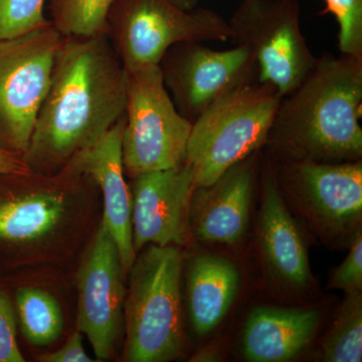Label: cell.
<instances>
[{
    "instance_id": "cell-1",
    "label": "cell",
    "mask_w": 362,
    "mask_h": 362,
    "mask_svg": "<svg viewBox=\"0 0 362 362\" xmlns=\"http://www.w3.org/2000/svg\"><path fill=\"white\" fill-rule=\"evenodd\" d=\"M127 71L106 35L63 37L49 90L23 161L32 173H61L76 154L125 115Z\"/></svg>"
},
{
    "instance_id": "cell-2",
    "label": "cell",
    "mask_w": 362,
    "mask_h": 362,
    "mask_svg": "<svg viewBox=\"0 0 362 362\" xmlns=\"http://www.w3.org/2000/svg\"><path fill=\"white\" fill-rule=\"evenodd\" d=\"M362 59L323 54L283 98L265 146L276 160H361Z\"/></svg>"
},
{
    "instance_id": "cell-3",
    "label": "cell",
    "mask_w": 362,
    "mask_h": 362,
    "mask_svg": "<svg viewBox=\"0 0 362 362\" xmlns=\"http://www.w3.org/2000/svg\"><path fill=\"white\" fill-rule=\"evenodd\" d=\"M181 270L182 258L173 246L149 245L136 257L124 302V361L166 362L182 354Z\"/></svg>"
},
{
    "instance_id": "cell-4",
    "label": "cell",
    "mask_w": 362,
    "mask_h": 362,
    "mask_svg": "<svg viewBox=\"0 0 362 362\" xmlns=\"http://www.w3.org/2000/svg\"><path fill=\"white\" fill-rule=\"evenodd\" d=\"M283 97L258 81L226 94L192 123L187 163L195 185L206 187L265 146Z\"/></svg>"
},
{
    "instance_id": "cell-5",
    "label": "cell",
    "mask_w": 362,
    "mask_h": 362,
    "mask_svg": "<svg viewBox=\"0 0 362 362\" xmlns=\"http://www.w3.org/2000/svg\"><path fill=\"white\" fill-rule=\"evenodd\" d=\"M106 35L127 71L159 66L165 52L180 42L230 40L225 18L209 8L192 11L170 0H116Z\"/></svg>"
},
{
    "instance_id": "cell-6",
    "label": "cell",
    "mask_w": 362,
    "mask_h": 362,
    "mask_svg": "<svg viewBox=\"0 0 362 362\" xmlns=\"http://www.w3.org/2000/svg\"><path fill=\"white\" fill-rule=\"evenodd\" d=\"M192 126L176 109L160 66L127 71L122 132L125 175L133 178L185 163Z\"/></svg>"
},
{
    "instance_id": "cell-7",
    "label": "cell",
    "mask_w": 362,
    "mask_h": 362,
    "mask_svg": "<svg viewBox=\"0 0 362 362\" xmlns=\"http://www.w3.org/2000/svg\"><path fill=\"white\" fill-rule=\"evenodd\" d=\"M228 26L230 40L252 54L257 81L273 86L283 98L315 65L302 33L297 0H243Z\"/></svg>"
},
{
    "instance_id": "cell-8",
    "label": "cell",
    "mask_w": 362,
    "mask_h": 362,
    "mask_svg": "<svg viewBox=\"0 0 362 362\" xmlns=\"http://www.w3.org/2000/svg\"><path fill=\"white\" fill-rule=\"evenodd\" d=\"M62 40L47 21L0 40V148L21 157L28 149Z\"/></svg>"
},
{
    "instance_id": "cell-9",
    "label": "cell",
    "mask_w": 362,
    "mask_h": 362,
    "mask_svg": "<svg viewBox=\"0 0 362 362\" xmlns=\"http://www.w3.org/2000/svg\"><path fill=\"white\" fill-rule=\"evenodd\" d=\"M279 187L324 239L349 242L361 230L362 162L276 160Z\"/></svg>"
},
{
    "instance_id": "cell-10",
    "label": "cell",
    "mask_w": 362,
    "mask_h": 362,
    "mask_svg": "<svg viewBox=\"0 0 362 362\" xmlns=\"http://www.w3.org/2000/svg\"><path fill=\"white\" fill-rule=\"evenodd\" d=\"M159 66L176 109L192 124L221 98L257 81L256 63L239 45L218 51L202 42H180Z\"/></svg>"
},
{
    "instance_id": "cell-11",
    "label": "cell",
    "mask_w": 362,
    "mask_h": 362,
    "mask_svg": "<svg viewBox=\"0 0 362 362\" xmlns=\"http://www.w3.org/2000/svg\"><path fill=\"white\" fill-rule=\"evenodd\" d=\"M124 278L115 240L101 223L77 279V328L99 361L110 358L122 329Z\"/></svg>"
},
{
    "instance_id": "cell-12",
    "label": "cell",
    "mask_w": 362,
    "mask_h": 362,
    "mask_svg": "<svg viewBox=\"0 0 362 362\" xmlns=\"http://www.w3.org/2000/svg\"><path fill=\"white\" fill-rule=\"evenodd\" d=\"M132 238L135 252L149 245H183L190 233L189 209L195 187L187 162L177 168L132 178Z\"/></svg>"
},
{
    "instance_id": "cell-13",
    "label": "cell",
    "mask_w": 362,
    "mask_h": 362,
    "mask_svg": "<svg viewBox=\"0 0 362 362\" xmlns=\"http://www.w3.org/2000/svg\"><path fill=\"white\" fill-rule=\"evenodd\" d=\"M66 170L0 175V246H18L51 233L64 218Z\"/></svg>"
},
{
    "instance_id": "cell-14",
    "label": "cell",
    "mask_w": 362,
    "mask_h": 362,
    "mask_svg": "<svg viewBox=\"0 0 362 362\" xmlns=\"http://www.w3.org/2000/svg\"><path fill=\"white\" fill-rule=\"evenodd\" d=\"M124 122L125 115L99 140L76 154L64 169L90 178L101 188L104 199L102 223L115 240L126 277L137 256L133 247L132 195L123 165Z\"/></svg>"
},
{
    "instance_id": "cell-15",
    "label": "cell",
    "mask_w": 362,
    "mask_h": 362,
    "mask_svg": "<svg viewBox=\"0 0 362 362\" xmlns=\"http://www.w3.org/2000/svg\"><path fill=\"white\" fill-rule=\"evenodd\" d=\"M258 152L226 170L206 187H195L189 209L190 233L206 243L233 245L250 221Z\"/></svg>"
},
{
    "instance_id": "cell-16",
    "label": "cell",
    "mask_w": 362,
    "mask_h": 362,
    "mask_svg": "<svg viewBox=\"0 0 362 362\" xmlns=\"http://www.w3.org/2000/svg\"><path fill=\"white\" fill-rule=\"evenodd\" d=\"M259 243L269 275L283 289L303 291L312 280L306 245L280 187L273 160L265 162L262 180Z\"/></svg>"
},
{
    "instance_id": "cell-17",
    "label": "cell",
    "mask_w": 362,
    "mask_h": 362,
    "mask_svg": "<svg viewBox=\"0 0 362 362\" xmlns=\"http://www.w3.org/2000/svg\"><path fill=\"white\" fill-rule=\"evenodd\" d=\"M321 312L316 307L263 306L247 317L243 354L247 361L283 362L299 356L315 337Z\"/></svg>"
},
{
    "instance_id": "cell-18",
    "label": "cell",
    "mask_w": 362,
    "mask_h": 362,
    "mask_svg": "<svg viewBox=\"0 0 362 362\" xmlns=\"http://www.w3.org/2000/svg\"><path fill=\"white\" fill-rule=\"evenodd\" d=\"M240 281L237 266L225 257L206 254L192 261L187 275V303L197 334H209L223 320L239 292Z\"/></svg>"
},
{
    "instance_id": "cell-19",
    "label": "cell",
    "mask_w": 362,
    "mask_h": 362,
    "mask_svg": "<svg viewBox=\"0 0 362 362\" xmlns=\"http://www.w3.org/2000/svg\"><path fill=\"white\" fill-rule=\"evenodd\" d=\"M16 304L23 337L35 346H47L61 337L64 317L56 298L37 288L23 287Z\"/></svg>"
},
{
    "instance_id": "cell-20",
    "label": "cell",
    "mask_w": 362,
    "mask_h": 362,
    "mask_svg": "<svg viewBox=\"0 0 362 362\" xmlns=\"http://www.w3.org/2000/svg\"><path fill=\"white\" fill-rule=\"evenodd\" d=\"M332 327L322 344L321 354L327 362L362 361V294H346Z\"/></svg>"
},
{
    "instance_id": "cell-21",
    "label": "cell",
    "mask_w": 362,
    "mask_h": 362,
    "mask_svg": "<svg viewBox=\"0 0 362 362\" xmlns=\"http://www.w3.org/2000/svg\"><path fill=\"white\" fill-rule=\"evenodd\" d=\"M116 0H49V23L63 37L106 35L107 20Z\"/></svg>"
},
{
    "instance_id": "cell-22",
    "label": "cell",
    "mask_w": 362,
    "mask_h": 362,
    "mask_svg": "<svg viewBox=\"0 0 362 362\" xmlns=\"http://www.w3.org/2000/svg\"><path fill=\"white\" fill-rule=\"evenodd\" d=\"M322 14L337 18L340 52L362 59V0H324Z\"/></svg>"
},
{
    "instance_id": "cell-23",
    "label": "cell",
    "mask_w": 362,
    "mask_h": 362,
    "mask_svg": "<svg viewBox=\"0 0 362 362\" xmlns=\"http://www.w3.org/2000/svg\"><path fill=\"white\" fill-rule=\"evenodd\" d=\"M45 0H0V40L13 39L45 25Z\"/></svg>"
},
{
    "instance_id": "cell-24",
    "label": "cell",
    "mask_w": 362,
    "mask_h": 362,
    "mask_svg": "<svg viewBox=\"0 0 362 362\" xmlns=\"http://www.w3.org/2000/svg\"><path fill=\"white\" fill-rule=\"evenodd\" d=\"M330 289L342 290L346 294L362 290V233L359 230L350 244L349 255L333 272Z\"/></svg>"
},
{
    "instance_id": "cell-25",
    "label": "cell",
    "mask_w": 362,
    "mask_h": 362,
    "mask_svg": "<svg viewBox=\"0 0 362 362\" xmlns=\"http://www.w3.org/2000/svg\"><path fill=\"white\" fill-rule=\"evenodd\" d=\"M16 338V320L13 307L0 288V362H23Z\"/></svg>"
},
{
    "instance_id": "cell-26",
    "label": "cell",
    "mask_w": 362,
    "mask_h": 362,
    "mask_svg": "<svg viewBox=\"0 0 362 362\" xmlns=\"http://www.w3.org/2000/svg\"><path fill=\"white\" fill-rule=\"evenodd\" d=\"M42 362H93L96 361L88 356L83 346L82 333L77 330L71 335L68 341L56 351L47 352L39 357Z\"/></svg>"
},
{
    "instance_id": "cell-27",
    "label": "cell",
    "mask_w": 362,
    "mask_h": 362,
    "mask_svg": "<svg viewBox=\"0 0 362 362\" xmlns=\"http://www.w3.org/2000/svg\"><path fill=\"white\" fill-rule=\"evenodd\" d=\"M30 171L23 157L0 148V175L4 173H26Z\"/></svg>"
},
{
    "instance_id": "cell-28",
    "label": "cell",
    "mask_w": 362,
    "mask_h": 362,
    "mask_svg": "<svg viewBox=\"0 0 362 362\" xmlns=\"http://www.w3.org/2000/svg\"><path fill=\"white\" fill-rule=\"evenodd\" d=\"M221 361L220 352H218V350L214 349V347H207V349L199 350L190 359V361L194 362H216Z\"/></svg>"
},
{
    "instance_id": "cell-29",
    "label": "cell",
    "mask_w": 362,
    "mask_h": 362,
    "mask_svg": "<svg viewBox=\"0 0 362 362\" xmlns=\"http://www.w3.org/2000/svg\"><path fill=\"white\" fill-rule=\"evenodd\" d=\"M175 6L181 7V8L187 9V11H192L197 6L199 0H170Z\"/></svg>"
}]
</instances>
